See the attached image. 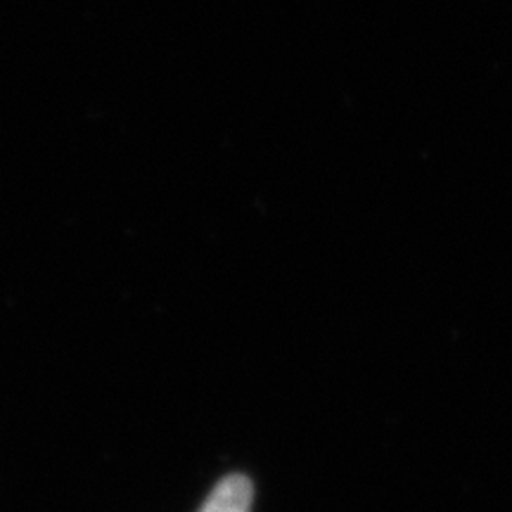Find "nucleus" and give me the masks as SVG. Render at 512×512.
I'll list each match as a JSON object with an SVG mask.
<instances>
[{"mask_svg":"<svg viewBox=\"0 0 512 512\" xmlns=\"http://www.w3.org/2000/svg\"><path fill=\"white\" fill-rule=\"evenodd\" d=\"M254 486L245 475H228L214 486L200 512H249Z\"/></svg>","mask_w":512,"mask_h":512,"instance_id":"obj_1","label":"nucleus"}]
</instances>
